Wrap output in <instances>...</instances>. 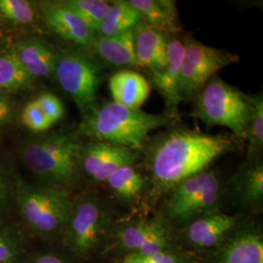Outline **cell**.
<instances>
[{
	"label": "cell",
	"instance_id": "6da1fadb",
	"mask_svg": "<svg viewBox=\"0 0 263 263\" xmlns=\"http://www.w3.org/2000/svg\"><path fill=\"white\" fill-rule=\"evenodd\" d=\"M235 146V138L224 133L211 135L185 128L171 129L147 145L145 161L156 187L168 191L207 171Z\"/></svg>",
	"mask_w": 263,
	"mask_h": 263
},
{
	"label": "cell",
	"instance_id": "7a4b0ae2",
	"mask_svg": "<svg viewBox=\"0 0 263 263\" xmlns=\"http://www.w3.org/2000/svg\"><path fill=\"white\" fill-rule=\"evenodd\" d=\"M81 146L76 133L39 134L20 145V159L39 184L70 190L79 183L82 174Z\"/></svg>",
	"mask_w": 263,
	"mask_h": 263
},
{
	"label": "cell",
	"instance_id": "3957f363",
	"mask_svg": "<svg viewBox=\"0 0 263 263\" xmlns=\"http://www.w3.org/2000/svg\"><path fill=\"white\" fill-rule=\"evenodd\" d=\"M174 119L169 113L152 114L109 102L98 104L81 118L76 134L139 151L151 132L169 127Z\"/></svg>",
	"mask_w": 263,
	"mask_h": 263
},
{
	"label": "cell",
	"instance_id": "277c9868",
	"mask_svg": "<svg viewBox=\"0 0 263 263\" xmlns=\"http://www.w3.org/2000/svg\"><path fill=\"white\" fill-rule=\"evenodd\" d=\"M72 202L68 189L16 179L14 205L25 226L38 237L48 239L64 233Z\"/></svg>",
	"mask_w": 263,
	"mask_h": 263
},
{
	"label": "cell",
	"instance_id": "5b68a950",
	"mask_svg": "<svg viewBox=\"0 0 263 263\" xmlns=\"http://www.w3.org/2000/svg\"><path fill=\"white\" fill-rule=\"evenodd\" d=\"M191 116L208 126H222L245 140L251 114L250 96L214 76L193 98Z\"/></svg>",
	"mask_w": 263,
	"mask_h": 263
},
{
	"label": "cell",
	"instance_id": "8992f818",
	"mask_svg": "<svg viewBox=\"0 0 263 263\" xmlns=\"http://www.w3.org/2000/svg\"><path fill=\"white\" fill-rule=\"evenodd\" d=\"M54 76L63 91L76 104L81 118L99 104L104 67L90 50L79 48L58 52Z\"/></svg>",
	"mask_w": 263,
	"mask_h": 263
},
{
	"label": "cell",
	"instance_id": "52a82bcc",
	"mask_svg": "<svg viewBox=\"0 0 263 263\" xmlns=\"http://www.w3.org/2000/svg\"><path fill=\"white\" fill-rule=\"evenodd\" d=\"M221 193V181L216 172H202L173 189L165 207L166 215L177 221H187L216 214Z\"/></svg>",
	"mask_w": 263,
	"mask_h": 263
},
{
	"label": "cell",
	"instance_id": "ba28073f",
	"mask_svg": "<svg viewBox=\"0 0 263 263\" xmlns=\"http://www.w3.org/2000/svg\"><path fill=\"white\" fill-rule=\"evenodd\" d=\"M180 66L179 93L181 101L193 99L216 73L238 62L239 56L187 37Z\"/></svg>",
	"mask_w": 263,
	"mask_h": 263
},
{
	"label": "cell",
	"instance_id": "9c48e42d",
	"mask_svg": "<svg viewBox=\"0 0 263 263\" xmlns=\"http://www.w3.org/2000/svg\"><path fill=\"white\" fill-rule=\"evenodd\" d=\"M105 223L98 198L84 195L73 199L64 233L68 247L79 256L90 254L99 243Z\"/></svg>",
	"mask_w": 263,
	"mask_h": 263
},
{
	"label": "cell",
	"instance_id": "30bf717a",
	"mask_svg": "<svg viewBox=\"0 0 263 263\" xmlns=\"http://www.w3.org/2000/svg\"><path fill=\"white\" fill-rule=\"evenodd\" d=\"M140 152L104 141H91L82 143L80 165L82 173L96 182H105L116 170L134 165Z\"/></svg>",
	"mask_w": 263,
	"mask_h": 263
},
{
	"label": "cell",
	"instance_id": "8fae6325",
	"mask_svg": "<svg viewBox=\"0 0 263 263\" xmlns=\"http://www.w3.org/2000/svg\"><path fill=\"white\" fill-rule=\"evenodd\" d=\"M38 9L45 26L59 37L90 50L96 33L63 1H40Z\"/></svg>",
	"mask_w": 263,
	"mask_h": 263
},
{
	"label": "cell",
	"instance_id": "7c38bea8",
	"mask_svg": "<svg viewBox=\"0 0 263 263\" xmlns=\"http://www.w3.org/2000/svg\"><path fill=\"white\" fill-rule=\"evenodd\" d=\"M8 51L35 81L54 76L58 52L46 41L37 37L20 39L8 48Z\"/></svg>",
	"mask_w": 263,
	"mask_h": 263
},
{
	"label": "cell",
	"instance_id": "4fadbf2b",
	"mask_svg": "<svg viewBox=\"0 0 263 263\" xmlns=\"http://www.w3.org/2000/svg\"><path fill=\"white\" fill-rule=\"evenodd\" d=\"M168 62L163 69L151 74L148 82L163 98L167 106V113L176 116L181 102L179 87L180 66L184 51L183 41L173 36H167Z\"/></svg>",
	"mask_w": 263,
	"mask_h": 263
},
{
	"label": "cell",
	"instance_id": "5bb4252c",
	"mask_svg": "<svg viewBox=\"0 0 263 263\" xmlns=\"http://www.w3.org/2000/svg\"><path fill=\"white\" fill-rule=\"evenodd\" d=\"M119 240L133 254H159L168 247L167 229L160 219L142 220L126 226L119 232Z\"/></svg>",
	"mask_w": 263,
	"mask_h": 263
},
{
	"label": "cell",
	"instance_id": "9a60e30c",
	"mask_svg": "<svg viewBox=\"0 0 263 263\" xmlns=\"http://www.w3.org/2000/svg\"><path fill=\"white\" fill-rule=\"evenodd\" d=\"M132 30L138 66L151 73L163 69L168 62L167 36L142 21Z\"/></svg>",
	"mask_w": 263,
	"mask_h": 263
},
{
	"label": "cell",
	"instance_id": "2e32d148",
	"mask_svg": "<svg viewBox=\"0 0 263 263\" xmlns=\"http://www.w3.org/2000/svg\"><path fill=\"white\" fill-rule=\"evenodd\" d=\"M108 88L113 103L134 109H141L151 91L148 80L130 69H122L113 74L108 79Z\"/></svg>",
	"mask_w": 263,
	"mask_h": 263
},
{
	"label": "cell",
	"instance_id": "e0dca14e",
	"mask_svg": "<svg viewBox=\"0 0 263 263\" xmlns=\"http://www.w3.org/2000/svg\"><path fill=\"white\" fill-rule=\"evenodd\" d=\"M90 51L101 62L111 66H138L132 29L111 36L96 35Z\"/></svg>",
	"mask_w": 263,
	"mask_h": 263
},
{
	"label": "cell",
	"instance_id": "ac0fdd59",
	"mask_svg": "<svg viewBox=\"0 0 263 263\" xmlns=\"http://www.w3.org/2000/svg\"><path fill=\"white\" fill-rule=\"evenodd\" d=\"M138 10L141 21L155 28L165 36L177 33L180 29L176 2L173 0H128Z\"/></svg>",
	"mask_w": 263,
	"mask_h": 263
},
{
	"label": "cell",
	"instance_id": "d6986e66",
	"mask_svg": "<svg viewBox=\"0 0 263 263\" xmlns=\"http://www.w3.org/2000/svg\"><path fill=\"white\" fill-rule=\"evenodd\" d=\"M235 216L213 214L194 220L188 226L186 234L192 244L210 248L217 244L235 226Z\"/></svg>",
	"mask_w": 263,
	"mask_h": 263
},
{
	"label": "cell",
	"instance_id": "ffe728a7",
	"mask_svg": "<svg viewBox=\"0 0 263 263\" xmlns=\"http://www.w3.org/2000/svg\"><path fill=\"white\" fill-rule=\"evenodd\" d=\"M220 263H263L261 236L244 231L232 238L221 251Z\"/></svg>",
	"mask_w": 263,
	"mask_h": 263
},
{
	"label": "cell",
	"instance_id": "44dd1931",
	"mask_svg": "<svg viewBox=\"0 0 263 263\" xmlns=\"http://www.w3.org/2000/svg\"><path fill=\"white\" fill-rule=\"evenodd\" d=\"M141 21L138 10L127 0H115L110 2V8L104 21L101 23L96 35L111 36L135 28Z\"/></svg>",
	"mask_w": 263,
	"mask_h": 263
},
{
	"label": "cell",
	"instance_id": "7402d4cb",
	"mask_svg": "<svg viewBox=\"0 0 263 263\" xmlns=\"http://www.w3.org/2000/svg\"><path fill=\"white\" fill-rule=\"evenodd\" d=\"M237 190L241 201L250 206L259 205L263 200V163L260 158L247 162L237 177Z\"/></svg>",
	"mask_w": 263,
	"mask_h": 263
},
{
	"label": "cell",
	"instance_id": "603a6c76",
	"mask_svg": "<svg viewBox=\"0 0 263 263\" xmlns=\"http://www.w3.org/2000/svg\"><path fill=\"white\" fill-rule=\"evenodd\" d=\"M34 82L8 50L0 53V92L17 94L30 89Z\"/></svg>",
	"mask_w": 263,
	"mask_h": 263
},
{
	"label": "cell",
	"instance_id": "cb8c5ba5",
	"mask_svg": "<svg viewBox=\"0 0 263 263\" xmlns=\"http://www.w3.org/2000/svg\"><path fill=\"white\" fill-rule=\"evenodd\" d=\"M105 183L119 199L133 201L141 195L146 182L134 165H126L113 172Z\"/></svg>",
	"mask_w": 263,
	"mask_h": 263
},
{
	"label": "cell",
	"instance_id": "d4e9b609",
	"mask_svg": "<svg viewBox=\"0 0 263 263\" xmlns=\"http://www.w3.org/2000/svg\"><path fill=\"white\" fill-rule=\"evenodd\" d=\"M251 114L246 130L245 141H248L247 162L259 158L263 149L262 93L250 96Z\"/></svg>",
	"mask_w": 263,
	"mask_h": 263
},
{
	"label": "cell",
	"instance_id": "484cf974",
	"mask_svg": "<svg viewBox=\"0 0 263 263\" xmlns=\"http://www.w3.org/2000/svg\"><path fill=\"white\" fill-rule=\"evenodd\" d=\"M38 2L28 0H0V24L24 28L37 17Z\"/></svg>",
	"mask_w": 263,
	"mask_h": 263
},
{
	"label": "cell",
	"instance_id": "4316f807",
	"mask_svg": "<svg viewBox=\"0 0 263 263\" xmlns=\"http://www.w3.org/2000/svg\"><path fill=\"white\" fill-rule=\"evenodd\" d=\"M63 3L73 11L85 24L97 32L101 23L104 21L110 2L104 0H62Z\"/></svg>",
	"mask_w": 263,
	"mask_h": 263
},
{
	"label": "cell",
	"instance_id": "83f0119b",
	"mask_svg": "<svg viewBox=\"0 0 263 263\" xmlns=\"http://www.w3.org/2000/svg\"><path fill=\"white\" fill-rule=\"evenodd\" d=\"M26 247L19 232L0 220V263H23Z\"/></svg>",
	"mask_w": 263,
	"mask_h": 263
},
{
	"label": "cell",
	"instance_id": "f1b7e54d",
	"mask_svg": "<svg viewBox=\"0 0 263 263\" xmlns=\"http://www.w3.org/2000/svg\"><path fill=\"white\" fill-rule=\"evenodd\" d=\"M19 117L20 121L25 128L37 135L46 133L53 126V123L42 112L34 99L21 108Z\"/></svg>",
	"mask_w": 263,
	"mask_h": 263
},
{
	"label": "cell",
	"instance_id": "f546056e",
	"mask_svg": "<svg viewBox=\"0 0 263 263\" xmlns=\"http://www.w3.org/2000/svg\"><path fill=\"white\" fill-rule=\"evenodd\" d=\"M16 179L8 164L0 156V220H3L14 205Z\"/></svg>",
	"mask_w": 263,
	"mask_h": 263
},
{
	"label": "cell",
	"instance_id": "4dcf8cb0",
	"mask_svg": "<svg viewBox=\"0 0 263 263\" xmlns=\"http://www.w3.org/2000/svg\"><path fill=\"white\" fill-rule=\"evenodd\" d=\"M38 106L48 119L54 124L62 120L66 114V109L62 101L52 93H42L34 99Z\"/></svg>",
	"mask_w": 263,
	"mask_h": 263
},
{
	"label": "cell",
	"instance_id": "1f68e13d",
	"mask_svg": "<svg viewBox=\"0 0 263 263\" xmlns=\"http://www.w3.org/2000/svg\"><path fill=\"white\" fill-rule=\"evenodd\" d=\"M14 96L0 92V134L5 131L19 115L18 103Z\"/></svg>",
	"mask_w": 263,
	"mask_h": 263
},
{
	"label": "cell",
	"instance_id": "d6a6232c",
	"mask_svg": "<svg viewBox=\"0 0 263 263\" xmlns=\"http://www.w3.org/2000/svg\"><path fill=\"white\" fill-rule=\"evenodd\" d=\"M123 263H180V261L175 255L163 252L153 254H128L124 257Z\"/></svg>",
	"mask_w": 263,
	"mask_h": 263
},
{
	"label": "cell",
	"instance_id": "836d02e7",
	"mask_svg": "<svg viewBox=\"0 0 263 263\" xmlns=\"http://www.w3.org/2000/svg\"><path fill=\"white\" fill-rule=\"evenodd\" d=\"M31 263H66L64 259L55 254H45L36 256Z\"/></svg>",
	"mask_w": 263,
	"mask_h": 263
}]
</instances>
